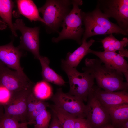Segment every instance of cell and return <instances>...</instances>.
<instances>
[{
    "label": "cell",
    "mask_w": 128,
    "mask_h": 128,
    "mask_svg": "<svg viewBox=\"0 0 128 128\" xmlns=\"http://www.w3.org/2000/svg\"><path fill=\"white\" fill-rule=\"evenodd\" d=\"M82 70L95 79L98 87L108 91H128V83L123 74L105 65L99 59L87 58Z\"/></svg>",
    "instance_id": "obj_1"
},
{
    "label": "cell",
    "mask_w": 128,
    "mask_h": 128,
    "mask_svg": "<svg viewBox=\"0 0 128 128\" xmlns=\"http://www.w3.org/2000/svg\"><path fill=\"white\" fill-rule=\"evenodd\" d=\"M81 14L83 23L85 26L82 41L96 35L115 33L123 36L128 35V32L122 29L117 24L110 21L109 18L96 6L91 12L82 11Z\"/></svg>",
    "instance_id": "obj_2"
},
{
    "label": "cell",
    "mask_w": 128,
    "mask_h": 128,
    "mask_svg": "<svg viewBox=\"0 0 128 128\" xmlns=\"http://www.w3.org/2000/svg\"><path fill=\"white\" fill-rule=\"evenodd\" d=\"M72 0H48L38 8L49 33L58 32L63 20L71 9Z\"/></svg>",
    "instance_id": "obj_3"
},
{
    "label": "cell",
    "mask_w": 128,
    "mask_h": 128,
    "mask_svg": "<svg viewBox=\"0 0 128 128\" xmlns=\"http://www.w3.org/2000/svg\"><path fill=\"white\" fill-rule=\"evenodd\" d=\"M73 8L65 17L61 27L62 29L59 35L56 37H53L52 41L57 43L65 39H71L75 41L81 45V37L84 29L82 27L83 22L81 14V9L79 6L83 4L81 0H72Z\"/></svg>",
    "instance_id": "obj_4"
},
{
    "label": "cell",
    "mask_w": 128,
    "mask_h": 128,
    "mask_svg": "<svg viewBox=\"0 0 128 128\" xmlns=\"http://www.w3.org/2000/svg\"><path fill=\"white\" fill-rule=\"evenodd\" d=\"M61 67L68 78L70 88L68 93L83 101H87L88 94L94 85V78L87 73L79 72L76 68L63 65Z\"/></svg>",
    "instance_id": "obj_5"
},
{
    "label": "cell",
    "mask_w": 128,
    "mask_h": 128,
    "mask_svg": "<svg viewBox=\"0 0 128 128\" xmlns=\"http://www.w3.org/2000/svg\"><path fill=\"white\" fill-rule=\"evenodd\" d=\"M96 6L107 18H114L122 29L128 32V0H99Z\"/></svg>",
    "instance_id": "obj_6"
},
{
    "label": "cell",
    "mask_w": 128,
    "mask_h": 128,
    "mask_svg": "<svg viewBox=\"0 0 128 128\" xmlns=\"http://www.w3.org/2000/svg\"><path fill=\"white\" fill-rule=\"evenodd\" d=\"M33 86L27 89L11 92L9 99L3 105L4 114L15 118L21 123L28 122L27 101Z\"/></svg>",
    "instance_id": "obj_7"
},
{
    "label": "cell",
    "mask_w": 128,
    "mask_h": 128,
    "mask_svg": "<svg viewBox=\"0 0 128 128\" xmlns=\"http://www.w3.org/2000/svg\"><path fill=\"white\" fill-rule=\"evenodd\" d=\"M85 114L86 120L91 128H101L110 119L107 110L96 97L92 88L88 96Z\"/></svg>",
    "instance_id": "obj_8"
},
{
    "label": "cell",
    "mask_w": 128,
    "mask_h": 128,
    "mask_svg": "<svg viewBox=\"0 0 128 128\" xmlns=\"http://www.w3.org/2000/svg\"><path fill=\"white\" fill-rule=\"evenodd\" d=\"M15 30H18L21 34L20 44L18 46L31 53L34 58L38 59L40 56L39 53L40 29L39 27H30L25 25L22 19H17L13 23Z\"/></svg>",
    "instance_id": "obj_9"
},
{
    "label": "cell",
    "mask_w": 128,
    "mask_h": 128,
    "mask_svg": "<svg viewBox=\"0 0 128 128\" xmlns=\"http://www.w3.org/2000/svg\"><path fill=\"white\" fill-rule=\"evenodd\" d=\"M50 98L55 105L76 118L86 117V105L83 101L68 93H64L62 88L57 89L55 93Z\"/></svg>",
    "instance_id": "obj_10"
},
{
    "label": "cell",
    "mask_w": 128,
    "mask_h": 128,
    "mask_svg": "<svg viewBox=\"0 0 128 128\" xmlns=\"http://www.w3.org/2000/svg\"><path fill=\"white\" fill-rule=\"evenodd\" d=\"M0 84L12 93L28 89L34 84L25 73L12 71L4 65L0 68Z\"/></svg>",
    "instance_id": "obj_11"
},
{
    "label": "cell",
    "mask_w": 128,
    "mask_h": 128,
    "mask_svg": "<svg viewBox=\"0 0 128 128\" xmlns=\"http://www.w3.org/2000/svg\"><path fill=\"white\" fill-rule=\"evenodd\" d=\"M89 52L97 57L104 64L122 73L128 83V64L124 57L116 52L97 51L91 49Z\"/></svg>",
    "instance_id": "obj_12"
},
{
    "label": "cell",
    "mask_w": 128,
    "mask_h": 128,
    "mask_svg": "<svg viewBox=\"0 0 128 128\" xmlns=\"http://www.w3.org/2000/svg\"><path fill=\"white\" fill-rule=\"evenodd\" d=\"M23 55L22 49L14 46L13 41L0 46V61L8 68L24 74L20 63Z\"/></svg>",
    "instance_id": "obj_13"
},
{
    "label": "cell",
    "mask_w": 128,
    "mask_h": 128,
    "mask_svg": "<svg viewBox=\"0 0 128 128\" xmlns=\"http://www.w3.org/2000/svg\"><path fill=\"white\" fill-rule=\"evenodd\" d=\"M92 89L96 97L104 107L128 104V91H108L94 85Z\"/></svg>",
    "instance_id": "obj_14"
},
{
    "label": "cell",
    "mask_w": 128,
    "mask_h": 128,
    "mask_svg": "<svg viewBox=\"0 0 128 128\" xmlns=\"http://www.w3.org/2000/svg\"><path fill=\"white\" fill-rule=\"evenodd\" d=\"M91 38L88 41H82L80 46L72 53L68 52L65 59L61 60V65L71 68H76L83 58L89 53L90 47L95 42Z\"/></svg>",
    "instance_id": "obj_15"
},
{
    "label": "cell",
    "mask_w": 128,
    "mask_h": 128,
    "mask_svg": "<svg viewBox=\"0 0 128 128\" xmlns=\"http://www.w3.org/2000/svg\"><path fill=\"white\" fill-rule=\"evenodd\" d=\"M101 41L104 51L116 52L118 51L119 54L128 58V51L125 48L128 43L127 38L124 37L119 40L111 34L102 39Z\"/></svg>",
    "instance_id": "obj_16"
},
{
    "label": "cell",
    "mask_w": 128,
    "mask_h": 128,
    "mask_svg": "<svg viewBox=\"0 0 128 128\" xmlns=\"http://www.w3.org/2000/svg\"><path fill=\"white\" fill-rule=\"evenodd\" d=\"M104 107L110 117L112 125L116 128L120 127L123 123L128 120V104Z\"/></svg>",
    "instance_id": "obj_17"
},
{
    "label": "cell",
    "mask_w": 128,
    "mask_h": 128,
    "mask_svg": "<svg viewBox=\"0 0 128 128\" xmlns=\"http://www.w3.org/2000/svg\"><path fill=\"white\" fill-rule=\"evenodd\" d=\"M38 59L42 68L41 75L43 80L60 86L65 85L66 82L62 77L49 66L50 61L47 57L40 55Z\"/></svg>",
    "instance_id": "obj_18"
},
{
    "label": "cell",
    "mask_w": 128,
    "mask_h": 128,
    "mask_svg": "<svg viewBox=\"0 0 128 128\" xmlns=\"http://www.w3.org/2000/svg\"><path fill=\"white\" fill-rule=\"evenodd\" d=\"M18 9L20 14L31 21L44 22L40 16L38 9L33 1L30 0H16Z\"/></svg>",
    "instance_id": "obj_19"
},
{
    "label": "cell",
    "mask_w": 128,
    "mask_h": 128,
    "mask_svg": "<svg viewBox=\"0 0 128 128\" xmlns=\"http://www.w3.org/2000/svg\"><path fill=\"white\" fill-rule=\"evenodd\" d=\"M14 3L11 0H0V16L9 26L13 34L17 36L12 22V10Z\"/></svg>",
    "instance_id": "obj_20"
},
{
    "label": "cell",
    "mask_w": 128,
    "mask_h": 128,
    "mask_svg": "<svg viewBox=\"0 0 128 128\" xmlns=\"http://www.w3.org/2000/svg\"><path fill=\"white\" fill-rule=\"evenodd\" d=\"M32 92L37 99L44 101L50 98L53 95L51 86L49 82L43 80L34 84Z\"/></svg>",
    "instance_id": "obj_21"
},
{
    "label": "cell",
    "mask_w": 128,
    "mask_h": 128,
    "mask_svg": "<svg viewBox=\"0 0 128 128\" xmlns=\"http://www.w3.org/2000/svg\"><path fill=\"white\" fill-rule=\"evenodd\" d=\"M60 122L62 128H75L74 121L76 117L57 107L53 111Z\"/></svg>",
    "instance_id": "obj_22"
},
{
    "label": "cell",
    "mask_w": 128,
    "mask_h": 128,
    "mask_svg": "<svg viewBox=\"0 0 128 128\" xmlns=\"http://www.w3.org/2000/svg\"><path fill=\"white\" fill-rule=\"evenodd\" d=\"M30 124L28 122L20 123L17 119L5 114L0 117V128H20Z\"/></svg>",
    "instance_id": "obj_23"
},
{
    "label": "cell",
    "mask_w": 128,
    "mask_h": 128,
    "mask_svg": "<svg viewBox=\"0 0 128 128\" xmlns=\"http://www.w3.org/2000/svg\"><path fill=\"white\" fill-rule=\"evenodd\" d=\"M51 117L50 113L46 109L43 110L35 118L34 128H48Z\"/></svg>",
    "instance_id": "obj_24"
},
{
    "label": "cell",
    "mask_w": 128,
    "mask_h": 128,
    "mask_svg": "<svg viewBox=\"0 0 128 128\" xmlns=\"http://www.w3.org/2000/svg\"><path fill=\"white\" fill-rule=\"evenodd\" d=\"M49 104L44 101L38 100L35 108L29 120L30 124H34L36 117L43 110L46 109Z\"/></svg>",
    "instance_id": "obj_25"
},
{
    "label": "cell",
    "mask_w": 128,
    "mask_h": 128,
    "mask_svg": "<svg viewBox=\"0 0 128 128\" xmlns=\"http://www.w3.org/2000/svg\"><path fill=\"white\" fill-rule=\"evenodd\" d=\"M32 92L29 95L27 105V122L29 120L38 101Z\"/></svg>",
    "instance_id": "obj_26"
},
{
    "label": "cell",
    "mask_w": 128,
    "mask_h": 128,
    "mask_svg": "<svg viewBox=\"0 0 128 128\" xmlns=\"http://www.w3.org/2000/svg\"><path fill=\"white\" fill-rule=\"evenodd\" d=\"M11 92L0 84V103L3 105L9 99Z\"/></svg>",
    "instance_id": "obj_27"
},
{
    "label": "cell",
    "mask_w": 128,
    "mask_h": 128,
    "mask_svg": "<svg viewBox=\"0 0 128 128\" xmlns=\"http://www.w3.org/2000/svg\"><path fill=\"white\" fill-rule=\"evenodd\" d=\"M75 128H91L84 118L76 117L74 121Z\"/></svg>",
    "instance_id": "obj_28"
},
{
    "label": "cell",
    "mask_w": 128,
    "mask_h": 128,
    "mask_svg": "<svg viewBox=\"0 0 128 128\" xmlns=\"http://www.w3.org/2000/svg\"><path fill=\"white\" fill-rule=\"evenodd\" d=\"M52 114L51 122L48 128H62V125L57 117L52 112Z\"/></svg>",
    "instance_id": "obj_29"
},
{
    "label": "cell",
    "mask_w": 128,
    "mask_h": 128,
    "mask_svg": "<svg viewBox=\"0 0 128 128\" xmlns=\"http://www.w3.org/2000/svg\"><path fill=\"white\" fill-rule=\"evenodd\" d=\"M4 114V110L3 105L0 103V117Z\"/></svg>",
    "instance_id": "obj_30"
},
{
    "label": "cell",
    "mask_w": 128,
    "mask_h": 128,
    "mask_svg": "<svg viewBox=\"0 0 128 128\" xmlns=\"http://www.w3.org/2000/svg\"><path fill=\"white\" fill-rule=\"evenodd\" d=\"M120 127L122 128H128V120L123 123Z\"/></svg>",
    "instance_id": "obj_31"
},
{
    "label": "cell",
    "mask_w": 128,
    "mask_h": 128,
    "mask_svg": "<svg viewBox=\"0 0 128 128\" xmlns=\"http://www.w3.org/2000/svg\"><path fill=\"white\" fill-rule=\"evenodd\" d=\"M101 128H116L114 127L112 124H108Z\"/></svg>",
    "instance_id": "obj_32"
},
{
    "label": "cell",
    "mask_w": 128,
    "mask_h": 128,
    "mask_svg": "<svg viewBox=\"0 0 128 128\" xmlns=\"http://www.w3.org/2000/svg\"><path fill=\"white\" fill-rule=\"evenodd\" d=\"M4 65V64L0 61V68Z\"/></svg>",
    "instance_id": "obj_33"
},
{
    "label": "cell",
    "mask_w": 128,
    "mask_h": 128,
    "mask_svg": "<svg viewBox=\"0 0 128 128\" xmlns=\"http://www.w3.org/2000/svg\"><path fill=\"white\" fill-rule=\"evenodd\" d=\"M20 128H28L27 126V125H26L23 126Z\"/></svg>",
    "instance_id": "obj_34"
},
{
    "label": "cell",
    "mask_w": 128,
    "mask_h": 128,
    "mask_svg": "<svg viewBox=\"0 0 128 128\" xmlns=\"http://www.w3.org/2000/svg\"><path fill=\"white\" fill-rule=\"evenodd\" d=\"M121 128V127H120V128Z\"/></svg>",
    "instance_id": "obj_35"
},
{
    "label": "cell",
    "mask_w": 128,
    "mask_h": 128,
    "mask_svg": "<svg viewBox=\"0 0 128 128\" xmlns=\"http://www.w3.org/2000/svg\"></svg>",
    "instance_id": "obj_36"
}]
</instances>
